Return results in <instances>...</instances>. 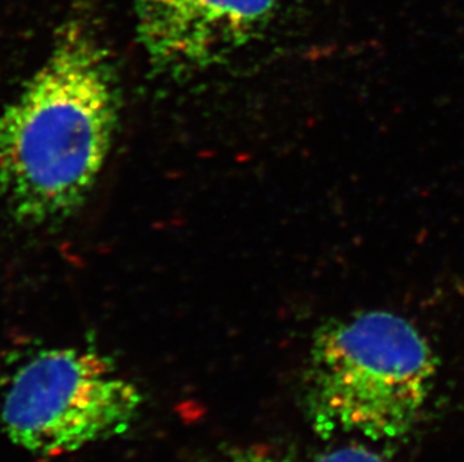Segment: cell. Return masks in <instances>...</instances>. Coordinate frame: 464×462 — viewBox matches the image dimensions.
<instances>
[{"mask_svg": "<svg viewBox=\"0 0 464 462\" xmlns=\"http://www.w3.org/2000/svg\"><path fill=\"white\" fill-rule=\"evenodd\" d=\"M95 2L72 5L44 63L0 114V207L23 226L71 218L116 136L118 79Z\"/></svg>", "mask_w": 464, "mask_h": 462, "instance_id": "obj_1", "label": "cell"}, {"mask_svg": "<svg viewBox=\"0 0 464 462\" xmlns=\"http://www.w3.org/2000/svg\"><path fill=\"white\" fill-rule=\"evenodd\" d=\"M210 462H298L283 450L272 446H239L226 450Z\"/></svg>", "mask_w": 464, "mask_h": 462, "instance_id": "obj_5", "label": "cell"}, {"mask_svg": "<svg viewBox=\"0 0 464 462\" xmlns=\"http://www.w3.org/2000/svg\"><path fill=\"white\" fill-rule=\"evenodd\" d=\"M436 375V353L415 324L391 311H360L314 332L304 407L324 438H399L420 420Z\"/></svg>", "mask_w": 464, "mask_h": 462, "instance_id": "obj_2", "label": "cell"}, {"mask_svg": "<svg viewBox=\"0 0 464 462\" xmlns=\"http://www.w3.org/2000/svg\"><path fill=\"white\" fill-rule=\"evenodd\" d=\"M314 462H390L363 445H344L319 455Z\"/></svg>", "mask_w": 464, "mask_h": 462, "instance_id": "obj_6", "label": "cell"}, {"mask_svg": "<svg viewBox=\"0 0 464 462\" xmlns=\"http://www.w3.org/2000/svg\"><path fill=\"white\" fill-rule=\"evenodd\" d=\"M285 0H136L137 38L155 74L191 79L262 35Z\"/></svg>", "mask_w": 464, "mask_h": 462, "instance_id": "obj_4", "label": "cell"}, {"mask_svg": "<svg viewBox=\"0 0 464 462\" xmlns=\"http://www.w3.org/2000/svg\"><path fill=\"white\" fill-rule=\"evenodd\" d=\"M143 397L93 349L43 347L0 362V431L27 454L56 458L121 436Z\"/></svg>", "mask_w": 464, "mask_h": 462, "instance_id": "obj_3", "label": "cell"}]
</instances>
